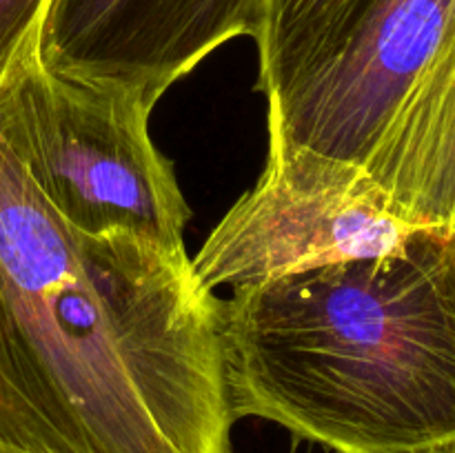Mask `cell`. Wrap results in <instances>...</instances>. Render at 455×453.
<instances>
[{"label":"cell","instance_id":"obj_1","mask_svg":"<svg viewBox=\"0 0 455 453\" xmlns=\"http://www.w3.org/2000/svg\"><path fill=\"white\" fill-rule=\"evenodd\" d=\"M220 318L187 253L78 234L0 138V453H234Z\"/></svg>","mask_w":455,"mask_h":453},{"label":"cell","instance_id":"obj_2","mask_svg":"<svg viewBox=\"0 0 455 453\" xmlns=\"http://www.w3.org/2000/svg\"><path fill=\"white\" fill-rule=\"evenodd\" d=\"M231 411L336 453L455 451V234L235 289Z\"/></svg>","mask_w":455,"mask_h":453},{"label":"cell","instance_id":"obj_3","mask_svg":"<svg viewBox=\"0 0 455 453\" xmlns=\"http://www.w3.org/2000/svg\"><path fill=\"white\" fill-rule=\"evenodd\" d=\"M151 111L127 91L44 69L38 53L0 84V138L71 229L185 256L191 209L151 140Z\"/></svg>","mask_w":455,"mask_h":453},{"label":"cell","instance_id":"obj_4","mask_svg":"<svg viewBox=\"0 0 455 453\" xmlns=\"http://www.w3.org/2000/svg\"><path fill=\"white\" fill-rule=\"evenodd\" d=\"M398 220L363 164L269 140L260 180L225 213L191 266L204 289L395 253L418 234Z\"/></svg>","mask_w":455,"mask_h":453},{"label":"cell","instance_id":"obj_5","mask_svg":"<svg viewBox=\"0 0 455 453\" xmlns=\"http://www.w3.org/2000/svg\"><path fill=\"white\" fill-rule=\"evenodd\" d=\"M455 27V0H367L323 60L267 100L269 140L363 164Z\"/></svg>","mask_w":455,"mask_h":453},{"label":"cell","instance_id":"obj_6","mask_svg":"<svg viewBox=\"0 0 455 453\" xmlns=\"http://www.w3.org/2000/svg\"><path fill=\"white\" fill-rule=\"evenodd\" d=\"M265 20L267 0H52L38 60L154 109L218 47L243 36L258 40Z\"/></svg>","mask_w":455,"mask_h":453},{"label":"cell","instance_id":"obj_7","mask_svg":"<svg viewBox=\"0 0 455 453\" xmlns=\"http://www.w3.org/2000/svg\"><path fill=\"white\" fill-rule=\"evenodd\" d=\"M363 167L398 220L455 234V27L391 111Z\"/></svg>","mask_w":455,"mask_h":453},{"label":"cell","instance_id":"obj_8","mask_svg":"<svg viewBox=\"0 0 455 453\" xmlns=\"http://www.w3.org/2000/svg\"><path fill=\"white\" fill-rule=\"evenodd\" d=\"M367 0H267L256 40L258 84L267 100L287 93L338 43Z\"/></svg>","mask_w":455,"mask_h":453},{"label":"cell","instance_id":"obj_9","mask_svg":"<svg viewBox=\"0 0 455 453\" xmlns=\"http://www.w3.org/2000/svg\"><path fill=\"white\" fill-rule=\"evenodd\" d=\"M52 0H0V84L31 53H38L40 31Z\"/></svg>","mask_w":455,"mask_h":453},{"label":"cell","instance_id":"obj_10","mask_svg":"<svg viewBox=\"0 0 455 453\" xmlns=\"http://www.w3.org/2000/svg\"><path fill=\"white\" fill-rule=\"evenodd\" d=\"M449 453H455V451H449Z\"/></svg>","mask_w":455,"mask_h":453}]
</instances>
